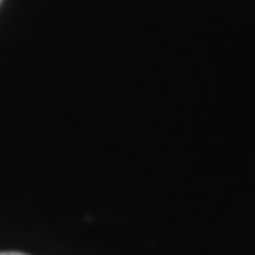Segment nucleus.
I'll return each mask as SVG.
<instances>
[{"label":"nucleus","instance_id":"f257e3e1","mask_svg":"<svg viewBox=\"0 0 255 255\" xmlns=\"http://www.w3.org/2000/svg\"><path fill=\"white\" fill-rule=\"evenodd\" d=\"M0 255H25V254H19V252H0Z\"/></svg>","mask_w":255,"mask_h":255}]
</instances>
